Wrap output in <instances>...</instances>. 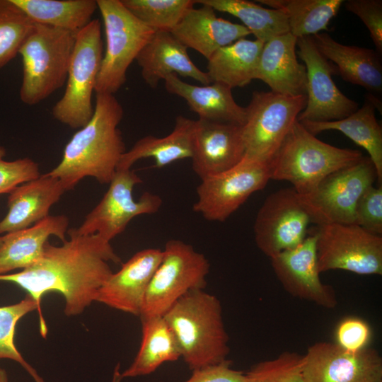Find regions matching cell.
<instances>
[{"instance_id": "obj_14", "label": "cell", "mask_w": 382, "mask_h": 382, "mask_svg": "<svg viewBox=\"0 0 382 382\" xmlns=\"http://www.w3.org/2000/svg\"><path fill=\"white\" fill-rule=\"evenodd\" d=\"M311 222L299 194L284 188L270 194L259 209L253 226L255 243L268 257L296 248L308 236Z\"/></svg>"}, {"instance_id": "obj_15", "label": "cell", "mask_w": 382, "mask_h": 382, "mask_svg": "<svg viewBox=\"0 0 382 382\" xmlns=\"http://www.w3.org/2000/svg\"><path fill=\"white\" fill-rule=\"evenodd\" d=\"M296 46L307 75L306 104L297 121L339 120L356 111L358 104L342 93L332 80L335 66L319 52L311 36L297 38Z\"/></svg>"}, {"instance_id": "obj_19", "label": "cell", "mask_w": 382, "mask_h": 382, "mask_svg": "<svg viewBox=\"0 0 382 382\" xmlns=\"http://www.w3.org/2000/svg\"><path fill=\"white\" fill-rule=\"evenodd\" d=\"M162 255V250L151 248L135 253L101 286L96 301L139 316L145 292Z\"/></svg>"}, {"instance_id": "obj_37", "label": "cell", "mask_w": 382, "mask_h": 382, "mask_svg": "<svg viewBox=\"0 0 382 382\" xmlns=\"http://www.w3.org/2000/svg\"><path fill=\"white\" fill-rule=\"evenodd\" d=\"M303 354L284 351L276 358L260 361L246 372L250 382H306Z\"/></svg>"}, {"instance_id": "obj_31", "label": "cell", "mask_w": 382, "mask_h": 382, "mask_svg": "<svg viewBox=\"0 0 382 382\" xmlns=\"http://www.w3.org/2000/svg\"><path fill=\"white\" fill-rule=\"evenodd\" d=\"M35 24L77 33L98 8L96 0H13Z\"/></svg>"}, {"instance_id": "obj_27", "label": "cell", "mask_w": 382, "mask_h": 382, "mask_svg": "<svg viewBox=\"0 0 382 382\" xmlns=\"http://www.w3.org/2000/svg\"><path fill=\"white\" fill-rule=\"evenodd\" d=\"M196 120L178 115L172 132L166 137L141 138L122 156L117 170H129L137 161L152 158L154 166L163 168L173 162L191 158Z\"/></svg>"}, {"instance_id": "obj_23", "label": "cell", "mask_w": 382, "mask_h": 382, "mask_svg": "<svg viewBox=\"0 0 382 382\" xmlns=\"http://www.w3.org/2000/svg\"><path fill=\"white\" fill-rule=\"evenodd\" d=\"M170 33L207 59L219 48L250 34L243 25L217 17L214 10L205 4L190 8Z\"/></svg>"}, {"instance_id": "obj_12", "label": "cell", "mask_w": 382, "mask_h": 382, "mask_svg": "<svg viewBox=\"0 0 382 382\" xmlns=\"http://www.w3.org/2000/svg\"><path fill=\"white\" fill-rule=\"evenodd\" d=\"M270 180L269 163L244 156L235 166L201 180L193 210L210 221H224Z\"/></svg>"}, {"instance_id": "obj_34", "label": "cell", "mask_w": 382, "mask_h": 382, "mask_svg": "<svg viewBox=\"0 0 382 382\" xmlns=\"http://www.w3.org/2000/svg\"><path fill=\"white\" fill-rule=\"evenodd\" d=\"M38 311L40 332L45 337L47 329L41 307L29 295L17 303L0 307V359H8L20 364L35 382H44L37 371L24 359L15 345V332L18 320L27 313Z\"/></svg>"}, {"instance_id": "obj_32", "label": "cell", "mask_w": 382, "mask_h": 382, "mask_svg": "<svg viewBox=\"0 0 382 382\" xmlns=\"http://www.w3.org/2000/svg\"><path fill=\"white\" fill-rule=\"evenodd\" d=\"M271 8L282 11L289 33L296 38L313 36L328 30L330 20L338 13L343 0H257Z\"/></svg>"}, {"instance_id": "obj_35", "label": "cell", "mask_w": 382, "mask_h": 382, "mask_svg": "<svg viewBox=\"0 0 382 382\" xmlns=\"http://www.w3.org/2000/svg\"><path fill=\"white\" fill-rule=\"evenodd\" d=\"M139 21L156 32H171L185 13L194 7L192 0H121Z\"/></svg>"}, {"instance_id": "obj_13", "label": "cell", "mask_w": 382, "mask_h": 382, "mask_svg": "<svg viewBox=\"0 0 382 382\" xmlns=\"http://www.w3.org/2000/svg\"><path fill=\"white\" fill-rule=\"evenodd\" d=\"M141 183L131 169L116 170L102 199L82 224L72 230L79 235L97 233L110 242L125 231L133 218L156 213L163 204L158 195L145 192L138 200L133 198L134 187Z\"/></svg>"}, {"instance_id": "obj_41", "label": "cell", "mask_w": 382, "mask_h": 382, "mask_svg": "<svg viewBox=\"0 0 382 382\" xmlns=\"http://www.w3.org/2000/svg\"><path fill=\"white\" fill-rule=\"evenodd\" d=\"M347 10L357 16L369 31L376 52L382 54V1L348 0Z\"/></svg>"}, {"instance_id": "obj_3", "label": "cell", "mask_w": 382, "mask_h": 382, "mask_svg": "<svg viewBox=\"0 0 382 382\" xmlns=\"http://www.w3.org/2000/svg\"><path fill=\"white\" fill-rule=\"evenodd\" d=\"M191 370L220 363L230 352L220 300L204 289L191 291L163 316Z\"/></svg>"}, {"instance_id": "obj_20", "label": "cell", "mask_w": 382, "mask_h": 382, "mask_svg": "<svg viewBox=\"0 0 382 382\" xmlns=\"http://www.w3.org/2000/svg\"><path fill=\"white\" fill-rule=\"evenodd\" d=\"M144 82L156 88L170 74L189 77L210 84L207 74L192 61L187 48L170 32H155L136 58Z\"/></svg>"}, {"instance_id": "obj_10", "label": "cell", "mask_w": 382, "mask_h": 382, "mask_svg": "<svg viewBox=\"0 0 382 382\" xmlns=\"http://www.w3.org/2000/svg\"><path fill=\"white\" fill-rule=\"evenodd\" d=\"M316 250L320 273L341 270L360 275L382 274V236L356 224L318 226Z\"/></svg>"}, {"instance_id": "obj_16", "label": "cell", "mask_w": 382, "mask_h": 382, "mask_svg": "<svg viewBox=\"0 0 382 382\" xmlns=\"http://www.w3.org/2000/svg\"><path fill=\"white\" fill-rule=\"evenodd\" d=\"M303 358L306 382H382V357L374 348L353 352L335 342H318Z\"/></svg>"}, {"instance_id": "obj_8", "label": "cell", "mask_w": 382, "mask_h": 382, "mask_svg": "<svg viewBox=\"0 0 382 382\" xmlns=\"http://www.w3.org/2000/svg\"><path fill=\"white\" fill-rule=\"evenodd\" d=\"M161 260L145 292L140 318L163 316L187 293L204 289L209 272L207 257L180 240L166 242Z\"/></svg>"}, {"instance_id": "obj_5", "label": "cell", "mask_w": 382, "mask_h": 382, "mask_svg": "<svg viewBox=\"0 0 382 382\" xmlns=\"http://www.w3.org/2000/svg\"><path fill=\"white\" fill-rule=\"evenodd\" d=\"M76 35L34 24L19 51L23 62L19 96L24 104L35 105L65 85Z\"/></svg>"}, {"instance_id": "obj_42", "label": "cell", "mask_w": 382, "mask_h": 382, "mask_svg": "<svg viewBox=\"0 0 382 382\" xmlns=\"http://www.w3.org/2000/svg\"><path fill=\"white\" fill-rule=\"evenodd\" d=\"M231 364L226 359L192 370V376L185 382H250L246 373L231 369Z\"/></svg>"}, {"instance_id": "obj_17", "label": "cell", "mask_w": 382, "mask_h": 382, "mask_svg": "<svg viewBox=\"0 0 382 382\" xmlns=\"http://www.w3.org/2000/svg\"><path fill=\"white\" fill-rule=\"evenodd\" d=\"M270 259L277 279L288 294L325 308L336 307L337 300L333 287L320 279L314 233L296 248Z\"/></svg>"}, {"instance_id": "obj_22", "label": "cell", "mask_w": 382, "mask_h": 382, "mask_svg": "<svg viewBox=\"0 0 382 382\" xmlns=\"http://www.w3.org/2000/svg\"><path fill=\"white\" fill-rule=\"evenodd\" d=\"M65 192L62 182L47 173L16 187L8 193V212L0 221V234L25 229L47 217Z\"/></svg>"}, {"instance_id": "obj_4", "label": "cell", "mask_w": 382, "mask_h": 382, "mask_svg": "<svg viewBox=\"0 0 382 382\" xmlns=\"http://www.w3.org/2000/svg\"><path fill=\"white\" fill-rule=\"evenodd\" d=\"M362 157L358 150L319 140L296 120L270 162V179L288 181L299 195H305L328 175Z\"/></svg>"}, {"instance_id": "obj_18", "label": "cell", "mask_w": 382, "mask_h": 382, "mask_svg": "<svg viewBox=\"0 0 382 382\" xmlns=\"http://www.w3.org/2000/svg\"><path fill=\"white\" fill-rule=\"evenodd\" d=\"M245 151L242 126L196 120L191 159L192 169L201 180L235 166Z\"/></svg>"}, {"instance_id": "obj_29", "label": "cell", "mask_w": 382, "mask_h": 382, "mask_svg": "<svg viewBox=\"0 0 382 382\" xmlns=\"http://www.w3.org/2000/svg\"><path fill=\"white\" fill-rule=\"evenodd\" d=\"M376 108L367 98L360 108L348 117L329 122H300L311 134L337 130L363 147L373 162L379 185L382 181V128L376 118Z\"/></svg>"}, {"instance_id": "obj_38", "label": "cell", "mask_w": 382, "mask_h": 382, "mask_svg": "<svg viewBox=\"0 0 382 382\" xmlns=\"http://www.w3.org/2000/svg\"><path fill=\"white\" fill-rule=\"evenodd\" d=\"M354 224L377 236L382 235V185L369 186L360 196L354 209Z\"/></svg>"}, {"instance_id": "obj_40", "label": "cell", "mask_w": 382, "mask_h": 382, "mask_svg": "<svg viewBox=\"0 0 382 382\" xmlns=\"http://www.w3.org/2000/svg\"><path fill=\"white\" fill-rule=\"evenodd\" d=\"M371 337L369 323L357 316L344 318L335 331V343L348 351H359L368 347Z\"/></svg>"}, {"instance_id": "obj_24", "label": "cell", "mask_w": 382, "mask_h": 382, "mask_svg": "<svg viewBox=\"0 0 382 382\" xmlns=\"http://www.w3.org/2000/svg\"><path fill=\"white\" fill-rule=\"evenodd\" d=\"M68 226L66 216L49 215L28 228L1 236L0 274L21 270L34 264L41 257L50 236H56L62 242L66 240Z\"/></svg>"}, {"instance_id": "obj_11", "label": "cell", "mask_w": 382, "mask_h": 382, "mask_svg": "<svg viewBox=\"0 0 382 382\" xmlns=\"http://www.w3.org/2000/svg\"><path fill=\"white\" fill-rule=\"evenodd\" d=\"M377 179L375 166L369 156L337 170L325 178L311 193L299 195L311 221L354 224L358 199Z\"/></svg>"}, {"instance_id": "obj_9", "label": "cell", "mask_w": 382, "mask_h": 382, "mask_svg": "<svg viewBox=\"0 0 382 382\" xmlns=\"http://www.w3.org/2000/svg\"><path fill=\"white\" fill-rule=\"evenodd\" d=\"M306 104V96L253 92L242 126L244 156L270 163Z\"/></svg>"}, {"instance_id": "obj_1", "label": "cell", "mask_w": 382, "mask_h": 382, "mask_svg": "<svg viewBox=\"0 0 382 382\" xmlns=\"http://www.w3.org/2000/svg\"><path fill=\"white\" fill-rule=\"evenodd\" d=\"M61 245L45 243L40 259L15 273L0 274V281L17 284L40 306L45 294H61L67 316L81 313L96 301L99 289L113 273L109 262H121L110 242L98 234L79 235L68 229Z\"/></svg>"}, {"instance_id": "obj_43", "label": "cell", "mask_w": 382, "mask_h": 382, "mask_svg": "<svg viewBox=\"0 0 382 382\" xmlns=\"http://www.w3.org/2000/svg\"><path fill=\"white\" fill-rule=\"evenodd\" d=\"M0 382H8V374L2 368H0Z\"/></svg>"}, {"instance_id": "obj_25", "label": "cell", "mask_w": 382, "mask_h": 382, "mask_svg": "<svg viewBox=\"0 0 382 382\" xmlns=\"http://www.w3.org/2000/svg\"><path fill=\"white\" fill-rule=\"evenodd\" d=\"M319 52L336 67L342 79L371 92L382 90V64L376 50L341 44L326 33L311 36Z\"/></svg>"}, {"instance_id": "obj_44", "label": "cell", "mask_w": 382, "mask_h": 382, "mask_svg": "<svg viewBox=\"0 0 382 382\" xmlns=\"http://www.w3.org/2000/svg\"><path fill=\"white\" fill-rule=\"evenodd\" d=\"M1 243V236H0V244Z\"/></svg>"}, {"instance_id": "obj_26", "label": "cell", "mask_w": 382, "mask_h": 382, "mask_svg": "<svg viewBox=\"0 0 382 382\" xmlns=\"http://www.w3.org/2000/svg\"><path fill=\"white\" fill-rule=\"evenodd\" d=\"M164 81L167 91L183 98L199 119L241 126L245 123V108L235 101L232 89L228 86L219 83L190 84L176 74H170Z\"/></svg>"}, {"instance_id": "obj_21", "label": "cell", "mask_w": 382, "mask_h": 382, "mask_svg": "<svg viewBox=\"0 0 382 382\" xmlns=\"http://www.w3.org/2000/svg\"><path fill=\"white\" fill-rule=\"evenodd\" d=\"M296 42L297 38L287 33L273 37L263 45L255 79L263 81L274 93L306 96V69L297 59Z\"/></svg>"}, {"instance_id": "obj_6", "label": "cell", "mask_w": 382, "mask_h": 382, "mask_svg": "<svg viewBox=\"0 0 382 382\" xmlns=\"http://www.w3.org/2000/svg\"><path fill=\"white\" fill-rule=\"evenodd\" d=\"M103 57L101 24L98 19H92L76 35L65 91L52 110L56 120L79 129L91 119L92 96Z\"/></svg>"}, {"instance_id": "obj_36", "label": "cell", "mask_w": 382, "mask_h": 382, "mask_svg": "<svg viewBox=\"0 0 382 382\" xmlns=\"http://www.w3.org/2000/svg\"><path fill=\"white\" fill-rule=\"evenodd\" d=\"M34 24L13 0H0V69L19 54Z\"/></svg>"}, {"instance_id": "obj_2", "label": "cell", "mask_w": 382, "mask_h": 382, "mask_svg": "<svg viewBox=\"0 0 382 382\" xmlns=\"http://www.w3.org/2000/svg\"><path fill=\"white\" fill-rule=\"evenodd\" d=\"M123 115V108L114 95L96 93L91 119L73 135L61 161L47 173L59 178L66 191L86 177L109 184L126 151L118 129Z\"/></svg>"}, {"instance_id": "obj_30", "label": "cell", "mask_w": 382, "mask_h": 382, "mask_svg": "<svg viewBox=\"0 0 382 382\" xmlns=\"http://www.w3.org/2000/svg\"><path fill=\"white\" fill-rule=\"evenodd\" d=\"M140 319L142 327L140 348L121 378L150 374L162 364L175 361L181 357L176 339L163 316Z\"/></svg>"}, {"instance_id": "obj_33", "label": "cell", "mask_w": 382, "mask_h": 382, "mask_svg": "<svg viewBox=\"0 0 382 382\" xmlns=\"http://www.w3.org/2000/svg\"><path fill=\"white\" fill-rule=\"evenodd\" d=\"M195 3L238 18L256 40L264 43L289 33L286 17L278 9L267 8L246 0H198Z\"/></svg>"}, {"instance_id": "obj_28", "label": "cell", "mask_w": 382, "mask_h": 382, "mask_svg": "<svg viewBox=\"0 0 382 382\" xmlns=\"http://www.w3.org/2000/svg\"><path fill=\"white\" fill-rule=\"evenodd\" d=\"M264 42L241 38L217 50L207 59V74L212 83L231 88L249 84L255 75Z\"/></svg>"}, {"instance_id": "obj_7", "label": "cell", "mask_w": 382, "mask_h": 382, "mask_svg": "<svg viewBox=\"0 0 382 382\" xmlns=\"http://www.w3.org/2000/svg\"><path fill=\"white\" fill-rule=\"evenodd\" d=\"M105 33L106 47L95 93L114 95L126 73L156 31L137 18L121 0H96Z\"/></svg>"}, {"instance_id": "obj_39", "label": "cell", "mask_w": 382, "mask_h": 382, "mask_svg": "<svg viewBox=\"0 0 382 382\" xmlns=\"http://www.w3.org/2000/svg\"><path fill=\"white\" fill-rule=\"evenodd\" d=\"M6 149L0 146V195L8 194L13 189L25 182L39 178L38 163L30 158L6 161Z\"/></svg>"}]
</instances>
